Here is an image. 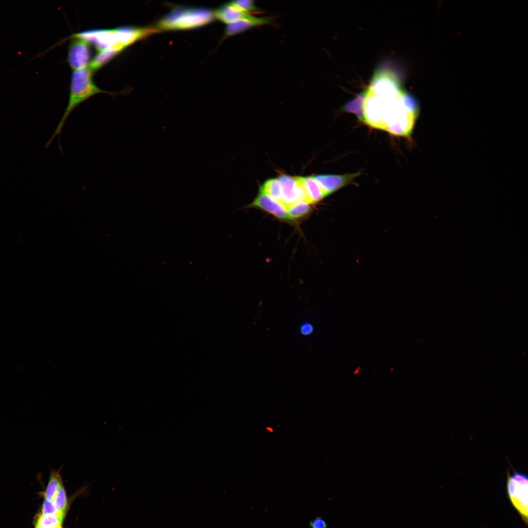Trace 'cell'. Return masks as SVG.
Returning <instances> with one entry per match:
<instances>
[{
    "instance_id": "6da1fadb",
    "label": "cell",
    "mask_w": 528,
    "mask_h": 528,
    "mask_svg": "<svg viewBox=\"0 0 528 528\" xmlns=\"http://www.w3.org/2000/svg\"><path fill=\"white\" fill-rule=\"evenodd\" d=\"M363 94L364 122L395 135H410L418 117V104L394 72L376 70Z\"/></svg>"
},
{
    "instance_id": "7a4b0ae2",
    "label": "cell",
    "mask_w": 528,
    "mask_h": 528,
    "mask_svg": "<svg viewBox=\"0 0 528 528\" xmlns=\"http://www.w3.org/2000/svg\"><path fill=\"white\" fill-rule=\"evenodd\" d=\"M159 32L154 26L121 27L82 31L78 36L93 44L105 63L139 40Z\"/></svg>"
},
{
    "instance_id": "3957f363",
    "label": "cell",
    "mask_w": 528,
    "mask_h": 528,
    "mask_svg": "<svg viewBox=\"0 0 528 528\" xmlns=\"http://www.w3.org/2000/svg\"><path fill=\"white\" fill-rule=\"evenodd\" d=\"M93 72L88 66L74 70L71 78L70 93L67 106L57 127L45 145L47 148L53 139L60 134L64 124L71 112L81 103L98 93H112L97 87L93 81Z\"/></svg>"
},
{
    "instance_id": "277c9868",
    "label": "cell",
    "mask_w": 528,
    "mask_h": 528,
    "mask_svg": "<svg viewBox=\"0 0 528 528\" xmlns=\"http://www.w3.org/2000/svg\"><path fill=\"white\" fill-rule=\"evenodd\" d=\"M216 19L214 11L203 7H176L159 20L160 31L190 30L206 25Z\"/></svg>"
},
{
    "instance_id": "5b68a950",
    "label": "cell",
    "mask_w": 528,
    "mask_h": 528,
    "mask_svg": "<svg viewBox=\"0 0 528 528\" xmlns=\"http://www.w3.org/2000/svg\"><path fill=\"white\" fill-rule=\"evenodd\" d=\"M506 491L512 506L527 524L528 513V478L519 471L507 473Z\"/></svg>"
},
{
    "instance_id": "8992f818",
    "label": "cell",
    "mask_w": 528,
    "mask_h": 528,
    "mask_svg": "<svg viewBox=\"0 0 528 528\" xmlns=\"http://www.w3.org/2000/svg\"><path fill=\"white\" fill-rule=\"evenodd\" d=\"M67 53V62L72 70H76L89 65L91 62V44L75 34L71 36Z\"/></svg>"
},
{
    "instance_id": "52a82bcc",
    "label": "cell",
    "mask_w": 528,
    "mask_h": 528,
    "mask_svg": "<svg viewBox=\"0 0 528 528\" xmlns=\"http://www.w3.org/2000/svg\"><path fill=\"white\" fill-rule=\"evenodd\" d=\"M277 178L281 186L282 203L286 207L298 201L307 202L300 176L281 174Z\"/></svg>"
},
{
    "instance_id": "ba28073f",
    "label": "cell",
    "mask_w": 528,
    "mask_h": 528,
    "mask_svg": "<svg viewBox=\"0 0 528 528\" xmlns=\"http://www.w3.org/2000/svg\"><path fill=\"white\" fill-rule=\"evenodd\" d=\"M276 18L275 16L258 17L249 15L227 24L223 34V39L243 33L255 27L273 25L275 23Z\"/></svg>"
},
{
    "instance_id": "9c48e42d",
    "label": "cell",
    "mask_w": 528,
    "mask_h": 528,
    "mask_svg": "<svg viewBox=\"0 0 528 528\" xmlns=\"http://www.w3.org/2000/svg\"><path fill=\"white\" fill-rule=\"evenodd\" d=\"M359 172L343 175L319 174L313 176L323 190L326 196L337 191L344 186L353 183Z\"/></svg>"
},
{
    "instance_id": "30bf717a",
    "label": "cell",
    "mask_w": 528,
    "mask_h": 528,
    "mask_svg": "<svg viewBox=\"0 0 528 528\" xmlns=\"http://www.w3.org/2000/svg\"><path fill=\"white\" fill-rule=\"evenodd\" d=\"M248 207L260 209L277 219L289 221L286 207L282 203L272 198L266 194L259 190V192Z\"/></svg>"
},
{
    "instance_id": "8fae6325",
    "label": "cell",
    "mask_w": 528,
    "mask_h": 528,
    "mask_svg": "<svg viewBox=\"0 0 528 528\" xmlns=\"http://www.w3.org/2000/svg\"><path fill=\"white\" fill-rule=\"evenodd\" d=\"M307 197V201L311 204L322 200L326 196L323 190L312 176H300Z\"/></svg>"
},
{
    "instance_id": "7c38bea8",
    "label": "cell",
    "mask_w": 528,
    "mask_h": 528,
    "mask_svg": "<svg viewBox=\"0 0 528 528\" xmlns=\"http://www.w3.org/2000/svg\"><path fill=\"white\" fill-rule=\"evenodd\" d=\"M214 13L216 19L227 24L249 15L230 2L221 5L214 11Z\"/></svg>"
},
{
    "instance_id": "4fadbf2b",
    "label": "cell",
    "mask_w": 528,
    "mask_h": 528,
    "mask_svg": "<svg viewBox=\"0 0 528 528\" xmlns=\"http://www.w3.org/2000/svg\"><path fill=\"white\" fill-rule=\"evenodd\" d=\"M60 471L59 469L51 470L50 472L48 482L44 492V499L47 500L53 501L57 492L63 485Z\"/></svg>"
},
{
    "instance_id": "5bb4252c",
    "label": "cell",
    "mask_w": 528,
    "mask_h": 528,
    "mask_svg": "<svg viewBox=\"0 0 528 528\" xmlns=\"http://www.w3.org/2000/svg\"><path fill=\"white\" fill-rule=\"evenodd\" d=\"M311 204L305 201L295 202L286 207L290 220L302 219L308 215L311 210Z\"/></svg>"
},
{
    "instance_id": "9a60e30c",
    "label": "cell",
    "mask_w": 528,
    "mask_h": 528,
    "mask_svg": "<svg viewBox=\"0 0 528 528\" xmlns=\"http://www.w3.org/2000/svg\"><path fill=\"white\" fill-rule=\"evenodd\" d=\"M259 190L274 200L282 203L281 186L277 178L266 180Z\"/></svg>"
},
{
    "instance_id": "2e32d148",
    "label": "cell",
    "mask_w": 528,
    "mask_h": 528,
    "mask_svg": "<svg viewBox=\"0 0 528 528\" xmlns=\"http://www.w3.org/2000/svg\"><path fill=\"white\" fill-rule=\"evenodd\" d=\"M63 519L56 514H40L36 520L35 528H62Z\"/></svg>"
},
{
    "instance_id": "e0dca14e",
    "label": "cell",
    "mask_w": 528,
    "mask_h": 528,
    "mask_svg": "<svg viewBox=\"0 0 528 528\" xmlns=\"http://www.w3.org/2000/svg\"><path fill=\"white\" fill-rule=\"evenodd\" d=\"M363 92L357 95L343 107L342 110L356 116L358 120L364 122L363 112Z\"/></svg>"
},
{
    "instance_id": "ac0fdd59",
    "label": "cell",
    "mask_w": 528,
    "mask_h": 528,
    "mask_svg": "<svg viewBox=\"0 0 528 528\" xmlns=\"http://www.w3.org/2000/svg\"><path fill=\"white\" fill-rule=\"evenodd\" d=\"M230 2L249 15H259L264 13L262 9L256 5L255 1L253 0H237Z\"/></svg>"
},
{
    "instance_id": "d6986e66",
    "label": "cell",
    "mask_w": 528,
    "mask_h": 528,
    "mask_svg": "<svg viewBox=\"0 0 528 528\" xmlns=\"http://www.w3.org/2000/svg\"><path fill=\"white\" fill-rule=\"evenodd\" d=\"M53 502L58 511L65 518L67 510V500L64 484L57 492Z\"/></svg>"
},
{
    "instance_id": "ffe728a7",
    "label": "cell",
    "mask_w": 528,
    "mask_h": 528,
    "mask_svg": "<svg viewBox=\"0 0 528 528\" xmlns=\"http://www.w3.org/2000/svg\"><path fill=\"white\" fill-rule=\"evenodd\" d=\"M42 513L44 514H56L62 519H64L57 510L53 502L46 499H44L43 503Z\"/></svg>"
},
{
    "instance_id": "44dd1931",
    "label": "cell",
    "mask_w": 528,
    "mask_h": 528,
    "mask_svg": "<svg viewBox=\"0 0 528 528\" xmlns=\"http://www.w3.org/2000/svg\"><path fill=\"white\" fill-rule=\"evenodd\" d=\"M309 525L311 528H327V524L326 521L320 517H316L312 520Z\"/></svg>"
},
{
    "instance_id": "7402d4cb",
    "label": "cell",
    "mask_w": 528,
    "mask_h": 528,
    "mask_svg": "<svg viewBox=\"0 0 528 528\" xmlns=\"http://www.w3.org/2000/svg\"><path fill=\"white\" fill-rule=\"evenodd\" d=\"M313 327L311 324L308 322H305L300 327V331L304 335L311 334L313 331Z\"/></svg>"
}]
</instances>
